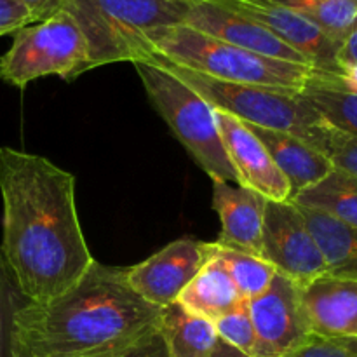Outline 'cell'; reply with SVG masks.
I'll return each mask as SVG.
<instances>
[{
	"instance_id": "13",
	"label": "cell",
	"mask_w": 357,
	"mask_h": 357,
	"mask_svg": "<svg viewBox=\"0 0 357 357\" xmlns=\"http://www.w3.org/2000/svg\"><path fill=\"white\" fill-rule=\"evenodd\" d=\"M183 24L265 58L312 66L305 56L286 45L281 38L257 21L213 3L188 0V13Z\"/></svg>"
},
{
	"instance_id": "22",
	"label": "cell",
	"mask_w": 357,
	"mask_h": 357,
	"mask_svg": "<svg viewBox=\"0 0 357 357\" xmlns=\"http://www.w3.org/2000/svg\"><path fill=\"white\" fill-rule=\"evenodd\" d=\"M274 2L305 16L338 45L357 26L356 0H274Z\"/></svg>"
},
{
	"instance_id": "2",
	"label": "cell",
	"mask_w": 357,
	"mask_h": 357,
	"mask_svg": "<svg viewBox=\"0 0 357 357\" xmlns=\"http://www.w3.org/2000/svg\"><path fill=\"white\" fill-rule=\"evenodd\" d=\"M126 275L128 267L94 260L58 298L21 303L10 321L9 357H107L155 335L162 309L136 295Z\"/></svg>"
},
{
	"instance_id": "33",
	"label": "cell",
	"mask_w": 357,
	"mask_h": 357,
	"mask_svg": "<svg viewBox=\"0 0 357 357\" xmlns=\"http://www.w3.org/2000/svg\"><path fill=\"white\" fill-rule=\"evenodd\" d=\"M335 342H337L338 345H342V347L347 349V351L357 354V338H338V340Z\"/></svg>"
},
{
	"instance_id": "24",
	"label": "cell",
	"mask_w": 357,
	"mask_h": 357,
	"mask_svg": "<svg viewBox=\"0 0 357 357\" xmlns=\"http://www.w3.org/2000/svg\"><path fill=\"white\" fill-rule=\"evenodd\" d=\"M309 145L323 153L335 169L357 178V136L335 128L321 119L314 128Z\"/></svg>"
},
{
	"instance_id": "31",
	"label": "cell",
	"mask_w": 357,
	"mask_h": 357,
	"mask_svg": "<svg viewBox=\"0 0 357 357\" xmlns=\"http://www.w3.org/2000/svg\"><path fill=\"white\" fill-rule=\"evenodd\" d=\"M33 10L37 21L45 20L47 16L54 14L61 7V0H17Z\"/></svg>"
},
{
	"instance_id": "14",
	"label": "cell",
	"mask_w": 357,
	"mask_h": 357,
	"mask_svg": "<svg viewBox=\"0 0 357 357\" xmlns=\"http://www.w3.org/2000/svg\"><path fill=\"white\" fill-rule=\"evenodd\" d=\"M267 199L237 183L213 181V208L222 222V232L215 244L261 257Z\"/></svg>"
},
{
	"instance_id": "8",
	"label": "cell",
	"mask_w": 357,
	"mask_h": 357,
	"mask_svg": "<svg viewBox=\"0 0 357 357\" xmlns=\"http://www.w3.org/2000/svg\"><path fill=\"white\" fill-rule=\"evenodd\" d=\"M261 258L300 288L328 275L323 253L295 202L267 201L261 229Z\"/></svg>"
},
{
	"instance_id": "16",
	"label": "cell",
	"mask_w": 357,
	"mask_h": 357,
	"mask_svg": "<svg viewBox=\"0 0 357 357\" xmlns=\"http://www.w3.org/2000/svg\"><path fill=\"white\" fill-rule=\"evenodd\" d=\"M159 331L169 357H248L218 337L213 321L190 314L176 302L162 309Z\"/></svg>"
},
{
	"instance_id": "9",
	"label": "cell",
	"mask_w": 357,
	"mask_h": 357,
	"mask_svg": "<svg viewBox=\"0 0 357 357\" xmlns=\"http://www.w3.org/2000/svg\"><path fill=\"white\" fill-rule=\"evenodd\" d=\"M255 328L253 357H284L310 338L302 288L282 274L261 295L248 300Z\"/></svg>"
},
{
	"instance_id": "27",
	"label": "cell",
	"mask_w": 357,
	"mask_h": 357,
	"mask_svg": "<svg viewBox=\"0 0 357 357\" xmlns=\"http://www.w3.org/2000/svg\"><path fill=\"white\" fill-rule=\"evenodd\" d=\"M37 23L33 10L17 0H0V37Z\"/></svg>"
},
{
	"instance_id": "17",
	"label": "cell",
	"mask_w": 357,
	"mask_h": 357,
	"mask_svg": "<svg viewBox=\"0 0 357 357\" xmlns=\"http://www.w3.org/2000/svg\"><path fill=\"white\" fill-rule=\"evenodd\" d=\"M246 126L264 143L275 166L279 167L282 176L289 183L291 201L300 192L319 183L333 169L331 162L323 153L317 152L316 149L307 145L305 142H302L296 136L288 135V132L257 128V126L251 124Z\"/></svg>"
},
{
	"instance_id": "6",
	"label": "cell",
	"mask_w": 357,
	"mask_h": 357,
	"mask_svg": "<svg viewBox=\"0 0 357 357\" xmlns=\"http://www.w3.org/2000/svg\"><path fill=\"white\" fill-rule=\"evenodd\" d=\"M132 65L152 107L197 166L213 181L237 183V174L220 138L215 108L162 66L150 61H135Z\"/></svg>"
},
{
	"instance_id": "12",
	"label": "cell",
	"mask_w": 357,
	"mask_h": 357,
	"mask_svg": "<svg viewBox=\"0 0 357 357\" xmlns=\"http://www.w3.org/2000/svg\"><path fill=\"white\" fill-rule=\"evenodd\" d=\"M215 119L223 149L237 174V185L257 192L267 201L291 202L289 183L257 135L225 112L215 110Z\"/></svg>"
},
{
	"instance_id": "32",
	"label": "cell",
	"mask_w": 357,
	"mask_h": 357,
	"mask_svg": "<svg viewBox=\"0 0 357 357\" xmlns=\"http://www.w3.org/2000/svg\"><path fill=\"white\" fill-rule=\"evenodd\" d=\"M331 75H333L335 82H337L338 86H342L347 91H354V93H357V66L344 68L338 75H335V73H331Z\"/></svg>"
},
{
	"instance_id": "3",
	"label": "cell",
	"mask_w": 357,
	"mask_h": 357,
	"mask_svg": "<svg viewBox=\"0 0 357 357\" xmlns=\"http://www.w3.org/2000/svg\"><path fill=\"white\" fill-rule=\"evenodd\" d=\"M145 52H155L173 65L223 82L279 89L302 91L316 72L314 66L279 61L244 51L183 23L153 31L146 38L138 59Z\"/></svg>"
},
{
	"instance_id": "28",
	"label": "cell",
	"mask_w": 357,
	"mask_h": 357,
	"mask_svg": "<svg viewBox=\"0 0 357 357\" xmlns=\"http://www.w3.org/2000/svg\"><path fill=\"white\" fill-rule=\"evenodd\" d=\"M284 357H357V354L338 345L335 340L310 335L309 340L303 342L300 347H296Z\"/></svg>"
},
{
	"instance_id": "23",
	"label": "cell",
	"mask_w": 357,
	"mask_h": 357,
	"mask_svg": "<svg viewBox=\"0 0 357 357\" xmlns=\"http://www.w3.org/2000/svg\"><path fill=\"white\" fill-rule=\"evenodd\" d=\"M215 251L225 264L227 271H229L243 300H251L261 295L278 274L274 265H271L267 260L257 257V255L222 248L218 244H215Z\"/></svg>"
},
{
	"instance_id": "11",
	"label": "cell",
	"mask_w": 357,
	"mask_h": 357,
	"mask_svg": "<svg viewBox=\"0 0 357 357\" xmlns=\"http://www.w3.org/2000/svg\"><path fill=\"white\" fill-rule=\"evenodd\" d=\"M195 2H208L250 17L272 31L286 45L305 56L316 70L335 73V75L340 73L337 63L340 45L331 40L317 24L289 7L281 6L274 0H195Z\"/></svg>"
},
{
	"instance_id": "15",
	"label": "cell",
	"mask_w": 357,
	"mask_h": 357,
	"mask_svg": "<svg viewBox=\"0 0 357 357\" xmlns=\"http://www.w3.org/2000/svg\"><path fill=\"white\" fill-rule=\"evenodd\" d=\"M302 300L314 335L357 338V281L324 275L302 288Z\"/></svg>"
},
{
	"instance_id": "20",
	"label": "cell",
	"mask_w": 357,
	"mask_h": 357,
	"mask_svg": "<svg viewBox=\"0 0 357 357\" xmlns=\"http://www.w3.org/2000/svg\"><path fill=\"white\" fill-rule=\"evenodd\" d=\"M291 202L326 213L357 229V178L344 171L333 167L319 183L300 192Z\"/></svg>"
},
{
	"instance_id": "30",
	"label": "cell",
	"mask_w": 357,
	"mask_h": 357,
	"mask_svg": "<svg viewBox=\"0 0 357 357\" xmlns=\"http://www.w3.org/2000/svg\"><path fill=\"white\" fill-rule=\"evenodd\" d=\"M337 63L340 72L344 68L357 66V26L340 44V49H338V54H337Z\"/></svg>"
},
{
	"instance_id": "5",
	"label": "cell",
	"mask_w": 357,
	"mask_h": 357,
	"mask_svg": "<svg viewBox=\"0 0 357 357\" xmlns=\"http://www.w3.org/2000/svg\"><path fill=\"white\" fill-rule=\"evenodd\" d=\"M136 61H150L166 68L190 89H194L215 110L225 112L243 121L244 124L288 132L305 142L307 145L314 128L323 119L303 100L300 91L223 82L183 66L173 65L155 52H145Z\"/></svg>"
},
{
	"instance_id": "29",
	"label": "cell",
	"mask_w": 357,
	"mask_h": 357,
	"mask_svg": "<svg viewBox=\"0 0 357 357\" xmlns=\"http://www.w3.org/2000/svg\"><path fill=\"white\" fill-rule=\"evenodd\" d=\"M10 357H23L10 354ZM107 357H169L166 344H164V338L160 335V331H157L155 335L149 337L146 340H143L142 344L135 345V347L128 349V351H122L119 354L107 356Z\"/></svg>"
},
{
	"instance_id": "21",
	"label": "cell",
	"mask_w": 357,
	"mask_h": 357,
	"mask_svg": "<svg viewBox=\"0 0 357 357\" xmlns=\"http://www.w3.org/2000/svg\"><path fill=\"white\" fill-rule=\"evenodd\" d=\"M300 94L324 121L357 136V93L338 86L331 73L316 70Z\"/></svg>"
},
{
	"instance_id": "26",
	"label": "cell",
	"mask_w": 357,
	"mask_h": 357,
	"mask_svg": "<svg viewBox=\"0 0 357 357\" xmlns=\"http://www.w3.org/2000/svg\"><path fill=\"white\" fill-rule=\"evenodd\" d=\"M17 295L20 291L14 286L6 261L0 255V357H9L10 321H13V314L21 305L17 303Z\"/></svg>"
},
{
	"instance_id": "1",
	"label": "cell",
	"mask_w": 357,
	"mask_h": 357,
	"mask_svg": "<svg viewBox=\"0 0 357 357\" xmlns=\"http://www.w3.org/2000/svg\"><path fill=\"white\" fill-rule=\"evenodd\" d=\"M0 255L21 296L58 298L82 279L94 258L75 202V178L42 155L0 146Z\"/></svg>"
},
{
	"instance_id": "25",
	"label": "cell",
	"mask_w": 357,
	"mask_h": 357,
	"mask_svg": "<svg viewBox=\"0 0 357 357\" xmlns=\"http://www.w3.org/2000/svg\"><path fill=\"white\" fill-rule=\"evenodd\" d=\"M215 328L218 337L225 344L232 345L239 352L253 357L255 354V328L251 323L248 300H243L236 309L227 312L225 316L215 321Z\"/></svg>"
},
{
	"instance_id": "10",
	"label": "cell",
	"mask_w": 357,
	"mask_h": 357,
	"mask_svg": "<svg viewBox=\"0 0 357 357\" xmlns=\"http://www.w3.org/2000/svg\"><path fill=\"white\" fill-rule=\"evenodd\" d=\"M213 255V243L178 239L155 255L128 267V284L152 305H171Z\"/></svg>"
},
{
	"instance_id": "4",
	"label": "cell",
	"mask_w": 357,
	"mask_h": 357,
	"mask_svg": "<svg viewBox=\"0 0 357 357\" xmlns=\"http://www.w3.org/2000/svg\"><path fill=\"white\" fill-rule=\"evenodd\" d=\"M59 9L86 37L93 70L136 61L153 31L183 23L188 0H61Z\"/></svg>"
},
{
	"instance_id": "19",
	"label": "cell",
	"mask_w": 357,
	"mask_h": 357,
	"mask_svg": "<svg viewBox=\"0 0 357 357\" xmlns=\"http://www.w3.org/2000/svg\"><path fill=\"white\" fill-rule=\"evenodd\" d=\"M296 208L323 253L328 275L357 281V229L317 209Z\"/></svg>"
},
{
	"instance_id": "18",
	"label": "cell",
	"mask_w": 357,
	"mask_h": 357,
	"mask_svg": "<svg viewBox=\"0 0 357 357\" xmlns=\"http://www.w3.org/2000/svg\"><path fill=\"white\" fill-rule=\"evenodd\" d=\"M241 302L243 298L223 260L216 255L215 244H213L211 258L192 279L190 284L181 291L176 303H180L190 314L215 323L218 317L236 309Z\"/></svg>"
},
{
	"instance_id": "34",
	"label": "cell",
	"mask_w": 357,
	"mask_h": 357,
	"mask_svg": "<svg viewBox=\"0 0 357 357\" xmlns=\"http://www.w3.org/2000/svg\"><path fill=\"white\" fill-rule=\"evenodd\" d=\"M356 2H357V0H356Z\"/></svg>"
},
{
	"instance_id": "7",
	"label": "cell",
	"mask_w": 357,
	"mask_h": 357,
	"mask_svg": "<svg viewBox=\"0 0 357 357\" xmlns=\"http://www.w3.org/2000/svg\"><path fill=\"white\" fill-rule=\"evenodd\" d=\"M89 70V49L79 24L66 10L14 31L6 54L0 56V82L24 87L33 80L58 75L72 82Z\"/></svg>"
}]
</instances>
